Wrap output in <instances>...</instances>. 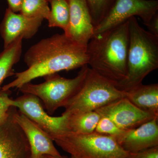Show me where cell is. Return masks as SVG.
<instances>
[{
	"label": "cell",
	"instance_id": "1",
	"mask_svg": "<svg viewBox=\"0 0 158 158\" xmlns=\"http://www.w3.org/2000/svg\"><path fill=\"white\" fill-rule=\"evenodd\" d=\"M24 60L28 68L15 73V79L3 88V91L22 85L37 78L88 65L87 47L76 42L64 33L41 40L27 51Z\"/></svg>",
	"mask_w": 158,
	"mask_h": 158
},
{
	"label": "cell",
	"instance_id": "25",
	"mask_svg": "<svg viewBox=\"0 0 158 158\" xmlns=\"http://www.w3.org/2000/svg\"><path fill=\"white\" fill-rule=\"evenodd\" d=\"M9 4V9L13 12L20 11L24 0H7Z\"/></svg>",
	"mask_w": 158,
	"mask_h": 158
},
{
	"label": "cell",
	"instance_id": "8",
	"mask_svg": "<svg viewBox=\"0 0 158 158\" xmlns=\"http://www.w3.org/2000/svg\"><path fill=\"white\" fill-rule=\"evenodd\" d=\"M14 107L46 133L53 141L69 133L68 115L51 116L45 111L40 100L33 94H23L15 99Z\"/></svg>",
	"mask_w": 158,
	"mask_h": 158
},
{
	"label": "cell",
	"instance_id": "6",
	"mask_svg": "<svg viewBox=\"0 0 158 158\" xmlns=\"http://www.w3.org/2000/svg\"><path fill=\"white\" fill-rule=\"evenodd\" d=\"M53 141L76 158H128L129 155L113 137L95 132L68 133Z\"/></svg>",
	"mask_w": 158,
	"mask_h": 158
},
{
	"label": "cell",
	"instance_id": "16",
	"mask_svg": "<svg viewBox=\"0 0 158 158\" xmlns=\"http://www.w3.org/2000/svg\"><path fill=\"white\" fill-rule=\"evenodd\" d=\"M23 40L19 37L0 53V86L6 78L15 73L13 67L20 59Z\"/></svg>",
	"mask_w": 158,
	"mask_h": 158
},
{
	"label": "cell",
	"instance_id": "23",
	"mask_svg": "<svg viewBox=\"0 0 158 158\" xmlns=\"http://www.w3.org/2000/svg\"><path fill=\"white\" fill-rule=\"evenodd\" d=\"M128 158H158V146L136 152H129Z\"/></svg>",
	"mask_w": 158,
	"mask_h": 158
},
{
	"label": "cell",
	"instance_id": "22",
	"mask_svg": "<svg viewBox=\"0 0 158 158\" xmlns=\"http://www.w3.org/2000/svg\"><path fill=\"white\" fill-rule=\"evenodd\" d=\"M8 91L2 90L0 92V127L7 121L10 114V109L14 107V100L9 97L7 93Z\"/></svg>",
	"mask_w": 158,
	"mask_h": 158
},
{
	"label": "cell",
	"instance_id": "18",
	"mask_svg": "<svg viewBox=\"0 0 158 158\" xmlns=\"http://www.w3.org/2000/svg\"><path fill=\"white\" fill-rule=\"evenodd\" d=\"M51 9L48 20L49 27H59L64 32L69 20V7L67 0H52Z\"/></svg>",
	"mask_w": 158,
	"mask_h": 158
},
{
	"label": "cell",
	"instance_id": "3",
	"mask_svg": "<svg viewBox=\"0 0 158 158\" xmlns=\"http://www.w3.org/2000/svg\"><path fill=\"white\" fill-rule=\"evenodd\" d=\"M129 32L127 76L116 86L125 92L142 84L158 68V37L141 27L135 17L129 19Z\"/></svg>",
	"mask_w": 158,
	"mask_h": 158
},
{
	"label": "cell",
	"instance_id": "12",
	"mask_svg": "<svg viewBox=\"0 0 158 158\" xmlns=\"http://www.w3.org/2000/svg\"><path fill=\"white\" fill-rule=\"evenodd\" d=\"M69 20L64 34L72 40L87 47L94 35V27L86 0H67Z\"/></svg>",
	"mask_w": 158,
	"mask_h": 158
},
{
	"label": "cell",
	"instance_id": "5",
	"mask_svg": "<svg viewBox=\"0 0 158 158\" xmlns=\"http://www.w3.org/2000/svg\"><path fill=\"white\" fill-rule=\"evenodd\" d=\"M125 97V92L89 67L81 88L64 106L62 114L73 115L95 111L118 99Z\"/></svg>",
	"mask_w": 158,
	"mask_h": 158
},
{
	"label": "cell",
	"instance_id": "11",
	"mask_svg": "<svg viewBox=\"0 0 158 158\" xmlns=\"http://www.w3.org/2000/svg\"><path fill=\"white\" fill-rule=\"evenodd\" d=\"M43 20L40 18H30L20 13L17 14L8 8L0 25V34L4 40V48L19 37L29 39L34 37Z\"/></svg>",
	"mask_w": 158,
	"mask_h": 158
},
{
	"label": "cell",
	"instance_id": "7",
	"mask_svg": "<svg viewBox=\"0 0 158 158\" xmlns=\"http://www.w3.org/2000/svg\"><path fill=\"white\" fill-rule=\"evenodd\" d=\"M157 0H116L102 22L94 28V35L117 27L135 16L141 18L146 27L158 13Z\"/></svg>",
	"mask_w": 158,
	"mask_h": 158
},
{
	"label": "cell",
	"instance_id": "27",
	"mask_svg": "<svg viewBox=\"0 0 158 158\" xmlns=\"http://www.w3.org/2000/svg\"><path fill=\"white\" fill-rule=\"evenodd\" d=\"M69 158H76L74 157L73 156H71L70 157H69Z\"/></svg>",
	"mask_w": 158,
	"mask_h": 158
},
{
	"label": "cell",
	"instance_id": "21",
	"mask_svg": "<svg viewBox=\"0 0 158 158\" xmlns=\"http://www.w3.org/2000/svg\"><path fill=\"white\" fill-rule=\"evenodd\" d=\"M124 131L118 127L110 118L101 116L94 132L112 136L116 138L120 136Z\"/></svg>",
	"mask_w": 158,
	"mask_h": 158
},
{
	"label": "cell",
	"instance_id": "24",
	"mask_svg": "<svg viewBox=\"0 0 158 158\" xmlns=\"http://www.w3.org/2000/svg\"><path fill=\"white\" fill-rule=\"evenodd\" d=\"M147 27L148 30V32L153 35L158 37V13L153 17Z\"/></svg>",
	"mask_w": 158,
	"mask_h": 158
},
{
	"label": "cell",
	"instance_id": "17",
	"mask_svg": "<svg viewBox=\"0 0 158 158\" xmlns=\"http://www.w3.org/2000/svg\"><path fill=\"white\" fill-rule=\"evenodd\" d=\"M68 116L69 133L78 135H87L94 132L97 125L101 117L95 111Z\"/></svg>",
	"mask_w": 158,
	"mask_h": 158
},
{
	"label": "cell",
	"instance_id": "20",
	"mask_svg": "<svg viewBox=\"0 0 158 158\" xmlns=\"http://www.w3.org/2000/svg\"><path fill=\"white\" fill-rule=\"evenodd\" d=\"M116 0H86L94 28L104 19Z\"/></svg>",
	"mask_w": 158,
	"mask_h": 158
},
{
	"label": "cell",
	"instance_id": "28",
	"mask_svg": "<svg viewBox=\"0 0 158 158\" xmlns=\"http://www.w3.org/2000/svg\"><path fill=\"white\" fill-rule=\"evenodd\" d=\"M48 2H50V1H52V0H47Z\"/></svg>",
	"mask_w": 158,
	"mask_h": 158
},
{
	"label": "cell",
	"instance_id": "13",
	"mask_svg": "<svg viewBox=\"0 0 158 158\" xmlns=\"http://www.w3.org/2000/svg\"><path fill=\"white\" fill-rule=\"evenodd\" d=\"M158 117L140 126L124 131L115 140L128 152H136L158 146Z\"/></svg>",
	"mask_w": 158,
	"mask_h": 158
},
{
	"label": "cell",
	"instance_id": "9",
	"mask_svg": "<svg viewBox=\"0 0 158 158\" xmlns=\"http://www.w3.org/2000/svg\"><path fill=\"white\" fill-rule=\"evenodd\" d=\"M101 116L110 118L119 128L132 129L158 116L139 109L126 98L118 99L95 110Z\"/></svg>",
	"mask_w": 158,
	"mask_h": 158
},
{
	"label": "cell",
	"instance_id": "14",
	"mask_svg": "<svg viewBox=\"0 0 158 158\" xmlns=\"http://www.w3.org/2000/svg\"><path fill=\"white\" fill-rule=\"evenodd\" d=\"M14 116L15 121L27 138L31 148V158H42L45 155L55 156H61L50 137L16 108Z\"/></svg>",
	"mask_w": 158,
	"mask_h": 158
},
{
	"label": "cell",
	"instance_id": "19",
	"mask_svg": "<svg viewBox=\"0 0 158 158\" xmlns=\"http://www.w3.org/2000/svg\"><path fill=\"white\" fill-rule=\"evenodd\" d=\"M20 12L27 17L48 20L50 9L47 0H24Z\"/></svg>",
	"mask_w": 158,
	"mask_h": 158
},
{
	"label": "cell",
	"instance_id": "4",
	"mask_svg": "<svg viewBox=\"0 0 158 158\" xmlns=\"http://www.w3.org/2000/svg\"><path fill=\"white\" fill-rule=\"evenodd\" d=\"M89 67L84 65L73 79H67L58 73L44 77L45 81L39 84L31 82L22 85L19 89L23 94H29L37 97L42 102L47 113L52 115L58 109L64 107L69 101L81 88L88 74Z\"/></svg>",
	"mask_w": 158,
	"mask_h": 158
},
{
	"label": "cell",
	"instance_id": "10",
	"mask_svg": "<svg viewBox=\"0 0 158 158\" xmlns=\"http://www.w3.org/2000/svg\"><path fill=\"white\" fill-rule=\"evenodd\" d=\"M15 109L11 108L9 118L0 127V158H31L27 138L15 119Z\"/></svg>",
	"mask_w": 158,
	"mask_h": 158
},
{
	"label": "cell",
	"instance_id": "26",
	"mask_svg": "<svg viewBox=\"0 0 158 158\" xmlns=\"http://www.w3.org/2000/svg\"><path fill=\"white\" fill-rule=\"evenodd\" d=\"M42 158H70L66 156H52L49 155H45L43 156Z\"/></svg>",
	"mask_w": 158,
	"mask_h": 158
},
{
	"label": "cell",
	"instance_id": "15",
	"mask_svg": "<svg viewBox=\"0 0 158 158\" xmlns=\"http://www.w3.org/2000/svg\"><path fill=\"white\" fill-rule=\"evenodd\" d=\"M126 98L136 107L158 116V84L138 85L125 92Z\"/></svg>",
	"mask_w": 158,
	"mask_h": 158
},
{
	"label": "cell",
	"instance_id": "2",
	"mask_svg": "<svg viewBox=\"0 0 158 158\" xmlns=\"http://www.w3.org/2000/svg\"><path fill=\"white\" fill-rule=\"evenodd\" d=\"M129 40L128 19L94 35L87 45L88 65L116 87L127 76Z\"/></svg>",
	"mask_w": 158,
	"mask_h": 158
}]
</instances>
